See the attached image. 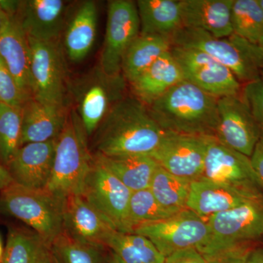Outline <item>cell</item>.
<instances>
[{
    "label": "cell",
    "instance_id": "40",
    "mask_svg": "<svg viewBox=\"0 0 263 263\" xmlns=\"http://www.w3.org/2000/svg\"><path fill=\"white\" fill-rule=\"evenodd\" d=\"M252 167L263 187V143L259 141L250 157Z\"/></svg>",
    "mask_w": 263,
    "mask_h": 263
},
{
    "label": "cell",
    "instance_id": "46",
    "mask_svg": "<svg viewBox=\"0 0 263 263\" xmlns=\"http://www.w3.org/2000/svg\"><path fill=\"white\" fill-rule=\"evenodd\" d=\"M3 252H4V249H3V243H2L1 239H0V262H1V259L3 258Z\"/></svg>",
    "mask_w": 263,
    "mask_h": 263
},
{
    "label": "cell",
    "instance_id": "7",
    "mask_svg": "<svg viewBox=\"0 0 263 263\" xmlns=\"http://www.w3.org/2000/svg\"><path fill=\"white\" fill-rule=\"evenodd\" d=\"M172 46L192 48L206 53L229 68L241 83L262 79L260 72L240 44L238 37L219 38L200 29L182 27L171 37Z\"/></svg>",
    "mask_w": 263,
    "mask_h": 263
},
{
    "label": "cell",
    "instance_id": "43",
    "mask_svg": "<svg viewBox=\"0 0 263 263\" xmlns=\"http://www.w3.org/2000/svg\"><path fill=\"white\" fill-rule=\"evenodd\" d=\"M9 18V15L6 13L4 8L2 6L1 3H0V31Z\"/></svg>",
    "mask_w": 263,
    "mask_h": 263
},
{
    "label": "cell",
    "instance_id": "26",
    "mask_svg": "<svg viewBox=\"0 0 263 263\" xmlns=\"http://www.w3.org/2000/svg\"><path fill=\"white\" fill-rule=\"evenodd\" d=\"M130 191L149 188L158 164L151 156L126 155L106 157L95 155Z\"/></svg>",
    "mask_w": 263,
    "mask_h": 263
},
{
    "label": "cell",
    "instance_id": "23",
    "mask_svg": "<svg viewBox=\"0 0 263 263\" xmlns=\"http://www.w3.org/2000/svg\"><path fill=\"white\" fill-rule=\"evenodd\" d=\"M183 80L182 70L170 51L129 84L135 97L148 106Z\"/></svg>",
    "mask_w": 263,
    "mask_h": 263
},
{
    "label": "cell",
    "instance_id": "39",
    "mask_svg": "<svg viewBox=\"0 0 263 263\" xmlns=\"http://www.w3.org/2000/svg\"><path fill=\"white\" fill-rule=\"evenodd\" d=\"M238 37L240 44L248 53L254 65L258 68L259 72H263V37L257 44H252L242 38Z\"/></svg>",
    "mask_w": 263,
    "mask_h": 263
},
{
    "label": "cell",
    "instance_id": "31",
    "mask_svg": "<svg viewBox=\"0 0 263 263\" xmlns=\"http://www.w3.org/2000/svg\"><path fill=\"white\" fill-rule=\"evenodd\" d=\"M231 24L233 34L257 44L263 37V12L258 0H233Z\"/></svg>",
    "mask_w": 263,
    "mask_h": 263
},
{
    "label": "cell",
    "instance_id": "34",
    "mask_svg": "<svg viewBox=\"0 0 263 263\" xmlns=\"http://www.w3.org/2000/svg\"><path fill=\"white\" fill-rule=\"evenodd\" d=\"M22 107L0 103V164L6 167L20 148Z\"/></svg>",
    "mask_w": 263,
    "mask_h": 263
},
{
    "label": "cell",
    "instance_id": "45",
    "mask_svg": "<svg viewBox=\"0 0 263 263\" xmlns=\"http://www.w3.org/2000/svg\"><path fill=\"white\" fill-rule=\"evenodd\" d=\"M109 263H124L121 260V259L114 253L112 254L111 258L110 259Z\"/></svg>",
    "mask_w": 263,
    "mask_h": 263
},
{
    "label": "cell",
    "instance_id": "37",
    "mask_svg": "<svg viewBox=\"0 0 263 263\" xmlns=\"http://www.w3.org/2000/svg\"><path fill=\"white\" fill-rule=\"evenodd\" d=\"M253 243L235 246L211 255L203 256L206 263H247Z\"/></svg>",
    "mask_w": 263,
    "mask_h": 263
},
{
    "label": "cell",
    "instance_id": "38",
    "mask_svg": "<svg viewBox=\"0 0 263 263\" xmlns=\"http://www.w3.org/2000/svg\"><path fill=\"white\" fill-rule=\"evenodd\" d=\"M164 263H206L203 255L197 249L178 251L165 257Z\"/></svg>",
    "mask_w": 263,
    "mask_h": 263
},
{
    "label": "cell",
    "instance_id": "22",
    "mask_svg": "<svg viewBox=\"0 0 263 263\" xmlns=\"http://www.w3.org/2000/svg\"><path fill=\"white\" fill-rule=\"evenodd\" d=\"M0 57L19 89L26 96L32 98L28 37L15 17H10L0 31Z\"/></svg>",
    "mask_w": 263,
    "mask_h": 263
},
{
    "label": "cell",
    "instance_id": "10",
    "mask_svg": "<svg viewBox=\"0 0 263 263\" xmlns=\"http://www.w3.org/2000/svg\"><path fill=\"white\" fill-rule=\"evenodd\" d=\"M148 238L164 257L186 249H198L206 239L208 226L190 209L162 220L137 227L133 233Z\"/></svg>",
    "mask_w": 263,
    "mask_h": 263
},
{
    "label": "cell",
    "instance_id": "20",
    "mask_svg": "<svg viewBox=\"0 0 263 263\" xmlns=\"http://www.w3.org/2000/svg\"><path fill=\"white\" fill-rule=\"evenodd\" d=\"M65 107L45 103L29 98L22 106L20 147L30 143L56 139L65 127L67 116Z\"/></svg>",
    "mask_w": 263,
    "mask_h": 263
},
{
    "label": "cell",
    "instance_id": "1",
    "mask_svg": "<svg viewBox=\"0 0 263 263\" xmlns=\"http://www.w3.org/2000/svg\"><path fill=\"white\" fill-rule=\"evenodd\" d=\"M165 133L136 97L118 102L95 131L96 155L152 156Z\"/></svg>",
    "mask_w": 263,
    "mask_h": 263
},
{
    "label": "cell",
    "instance_id": "14",
    "mask_svg": "<svg viewBox=\"0 0 263 263\" xmlns=\"http://www.w3.org/2000/svg\"><path fill=\"white\" fill-rule=\"evenodd\" d=\"M216 139L251 157L260 141L258 127L249 105L240 95L218 98Z\"/></svg>",
    "mask_w": 263,
    "mask_h": 263
},
{
    "label": "cell",
    "instance_id": "24",
    "mask_svg": "<svg viewBox=\"0 0 263 263\" xmlns=\"http://www.w3.org/2000/svg\"><path fill=\"white\" fill-rule=\"evenodd\" d=\"M98 20L95 2L85 1L79 5L65 30V51L71 61H82L89 54L96 39Z\"/></svg>",
    "mask_w": 263,
    "mask_h": 263
},
{
    "label": "cell",
    "instance_id": "11",
    "mask_svg": "<svg viewBox=\"0 0 263 263\" xmlns=\"http://www.w3.org/2000/svg\"><path fill=\"white\" fill-rule=\"evenodd\" d=\"M132 193L95 156L82 196L117 231L122 233H126V221Z\"/></svg>",
    "mask_w": 263,
    "mask_h": 263
},
{
    "label": "cell",
    "instance_id": "28",
    "mask_svg": "<svg viewBox=\"0 0 263 263\" xmlns=\"http://www.w3.org/2000/svg\"><path fill=\"white\" fill-rule=\"evenodd\" d=\"M106 247L124 263H164L165 260L148 238L136 233L114 232Z\"/></svg>",
    "mask_w": 263,
    "mask_h": 263
},
{
    "label": "cell",
    "instance_id": "47",
    "mask_svg": "<svg viewBox=\"0 0 263 263\" xmlns=\"http://www.w3.org/2000/svg\"><path fill=\"white\" fill-rule=\"evenodd\" d=\"M258 3L259 6H260L261 9H262L263 12V0H258Z\"/></svg>",
    "mask_w": 263,
    "mask_h": 263
},
{
    "label": "cell",
    "instance_id": "21",
    "mask_svg": "<svg viewBox=\"0 0 263 263\" xmlns=\"http://www.w3.org/2000/svg\"><path fill=\"white\" fill-rule=\"evenodd\" d=\"M179 3L183 27L200 29L219 38L233 34V0H180Z\"/></svg>",
    "mask_w": 263,
    "mask_h": 263
},
{
    "label": "cell",
    "instance_id": "18",
    "mask_svg": "<svg viewBox=\"0 0 263 263\" xmlns=\"http://www.w3.org/2000/svg\"><path fill=\"white\" fill-rule=\"evenodd\" d=\"M56 139L24 145L7 164L13 182L34 190H43L51 178Z\"/></svg>",
    "mask_w": 263,
    "mask_h": 263
},
{
    "label": "cell",
    "instance_id": "33",
    "mask_svg": "<svg viewBox=\"0 0 263 263\" xmlns=\"http://www.w3.org/2000/svg\"><path fill=\"white\" fill-rule=\"evenodd\" d=\"M53 263H102V248L78 241L62 232L48 247Z\"/></svg>",
    "mask_w": 263,
    "mask_h": 263
},
{
    "label": "cell",
    "instance_id": "17",
    "mask_svg": "<svg viewBox=\"0 0 263 263\" xmlns=\"http://www.w3.org/2000/svg\"><path fill=\"white\" fill-rule=\"evenodd\" d=\"M117 231L82 195L66 197L63 232L78 241L103 249Z\"/></svg>",
    "mask_w": 263,
    "mask_h": 263
},
{
    "label": "cell",
    "instance_id": "27",
    "mask_svg": "<svg viewBox=\"0 0 263 263\" xmlns=\"http://www.w3.org/2000/svg\"><path fill=\"white\" fill-rule=\"evenodd\" d=\"M171 48L172 42L168 37L140 34L123 58L122 73L124 79L130 84Z\"/></svg>",
    "mask_w": 263,
    "mask_h": 263
},
{
    "label": "cell",
    "instance_id": "16",
    "mask_svg": "<svg viewBox=\"0 0 263 263\" xmlns=\"http://www.w3.org/2000/svg\"><path fill=\"white\" fill-rule=\"evenodd\" d=\"M201 179L228 184L251 183L262 187L250 157L222 144L214 137L208 139Z\"/></svg>",
    "mask_w": 263,
    "mask_h": 263
},
{
    "label": "cell",
    "instance_id": "44",
    "mask_svg": "<svg viewBox=\"0 0 263 263\" xmlns=\"http://www.w3.org/2000/svg\"><path fill=\"white\" fill-rule=\"evenodd\" d=\"M37 263H53L51 255H50L49 252H48V247L43 252L42 255L40 257Z\"/></svg>",
    "mask_w": 263,
    "mask_h": 263
},
{
    "label": "cell",
    "instance_id": "4",
    "mask_svg": "<svg viewBox=\"0 0 263 263\" xmlns=\"http://www.w3.org/2000/svg\"><path fill=\"white\" fill-rule=\"evenodd\" d=\"M65 200L45 189L34 190L13 182L0 192V213L23 221L48 247L63 232Z\"/></svg>",
    "mask_w": 263,
    "mask_h": 263
},
{
    "label": "cell",
    "instance_id": "29",
    "mask_svg": "<svg viewBox=\"0 0 263 263\" xmlns=\"http://www.w3.org/2000/svg\"><path fill=\"white\" fill-rule=\"evenodd\" d=\"M191 181L171 174L157 166L149 190L162 206L174 213L187 209Z\"/></svg>",
    "mask_w": 263,
    "mask_h": 263
},
{
    "label": "cell",
    "instance_id": "13",
    "mask_svg": "<svg viewBox=\"0 0 263 263\" xmlns=\"http://www.w3.org/2000/svg\"><path fill=\"white\" fill-rule=\"evenodd\" d=\"M209 138L165 132L151 157L171 174L193 182L201 179L203 174Z\"/></svg>",
    "mask_w": 263,
    "mask_h": 263
},
{
    "label": "cell",
    "instance_id": "48",
    "mask_svg": "<svg viewBox=\"0 0 263 263\" xmlns=\"http://www.w3.org/2000/svg\"><path fill=\"white\" fill-rule=\"evenodd\" d=\"M262 238H263V235H262Z\"/></svg>",
    "mask_w": 263,
    "mask_h": 263
},
{
    "label": "cell",
    "instance_id": "15",
    "mask_svg": "<svg viewBox=\"0 0 263 263\" xmlns=\"http://www.w3.org/2000/svg\"><path fill=\"white\" fill-rule=\"evenodd\" d=\"M263 197L256 184H228L200 179L191 182L187 209L206 221L219 213L231 210Z\"/></svg>",
    "mask_w": 263,
    "mask_h": 263
},
{
    "label": "cell",
    "instance_id": "8",
    "mask_svg": "<svg viewBox=\"0 0 263 263\" xmlns=\"http://www.w3.org/2000/svg\"><path fill=\"white\" fill-rule=\"evenodd\" d=\"M28 41L32 98L66 108L68 85L63 55L58 41L42 42L29 37Z\"/></svg>",
    "mask_w": 263,
    "mask_h": 263
},
{
    "label": "cell",
    "instance_id": "32",
    "mask_svg": "<svg viewBox=\"0 0 263 263\" xmlns=\"http://www.w3.org/2000/svg\"><path fill=\"white\" fill-rule=\"evenodd\" d=\"M175 214L177 213L159 203L149 188L133 192L128 207L125 233H132L137 227L162 220Z\"/></svg>",
    "mask_w": 263,
    "mask_h": 263
},
{
    "label": "cell",
    "instance_id": "42",
    "mask_svg": "<svg viewBox=\"0 0 263 263\" xmlns=\"http://www.w3.org/2000/svg\"><path fill=\"white\" fill-rule=\"evenodd\" d=\"M247 263H263V247H254L249 254Z\"/></svg>",
    "mask_w": 263,
    "mask_h": 263
},
{
    "label": "cell",
    "instance_id": "41",
    "mask_svg": "<svg viewBox=\"0 0 263 263\" xmlns=\"http://www.w3.org/2000/svg\"><path fill=\"white\" fill-rule=\"evenodd\" d=\"M13 183V179L8 173V170L3 164H0V192Z\"/></svg>",
    "mask_w": 263,
    "mask_h": 263
},
{
    "label": "cell",
    "instance_id": "9",
    "mask_svg": "<svg viewBox=\"0 0 263 263\" xmlns=\"http://www.w3.org/2000/svg\"><path fill=\"white\" fill-rule=\"evenodd\" d=\"M141 33L136 2L112 0L108 4V18L99 66L109 75L122 74L124 54Z\"/></svg>",
    "mask_w": 263,
    "mask_h": 263
},
{
    "label": "cell",
    "instance_id": "19",
    "mask_svg": "<svg viewBox=\"0 0 263 263\" xmlns=\"http://www.w3.org/2000/svg\"><path fill=\"white\" fill-rule=\"evenodd\" d=\"M67 3L62 0L21 1L15 18L27 37L57 42L65 25Z\"/></svg>",
    "mask_w": 263,
    "mask_h": 263
},
{
    "label": "cell",
    "instance_id": "5",
    "mask_svg": "<svg viewBox=\"0 0 263 263\" xmlns=\"http://www.w3.org/2000/svg\"><path fill=\"white\" fill-rule=\"evenodd\" d=\"M122 74L109 75L97 66L71 85V93L86 135L95 133L114 105L126 97Z\"/></svg>",
    "mask_w": 263,
    "mask_h": 263
},
{
    "label": "cell",
    "instance_id": "35",
    "mask_svg": "<svg viewBox=\"0 0 263 263\" xmlns=\"http://www.w3.org/2000/svg\"><path fill=\"white\" fill-rule=\"evenodd\" d=\"M29 98L19 89L14 78L0 57V103L22 107Z\"/></svg>",
    "mask_w": 263,
    "mask_h": 263
},
{
    "label": "cell",
    "instance_id": "3",
    "mask_svg": "<svg viewBox=\"0 0 263 263\" xmlns=\"http://www.w3.org/2000/svg\"><path fill=\"white\" fill-rule=\"evenodd\" d=\"M87 135L75 110L67 116L65 127L56 138L51 178L45 190L65 199L82 195L94 162L88 148Z\"/></svg>",
    "mask_w": 263,
    "mask_h": 263
},
{
    "label": "cell",
    "instance_id": "6",
    "mask_svg": "<svg viewBox=\"0 0 263 263\" xmlns=\"http://www.w3.org/2000/svg\"><path fill=\"white\" fill-rule=\"evenodd\" d=\"M206 222V239L197 249L203 256L235 246L253 243L263 235V197L214 214Z\"/></svg>",
    "mask_w": 263,
    "mask_h": 263
},
{
    "label": "cell",
    "instance_id": "25",
    "mask_svg": "<svg viewBox=\"0 0 263 263\" xmlns=\"http://www.w3.org/2000/svg\"><path fill=\"white\" fill-rule=\"evenodd\" d=\"M143 35L171 37L182 27L181 8L177 0H138L136 2Z\"/></svg>",
    "mask_w": 263,
    "mask_h": 263
},
{
    "label": "cell",
    "instance_id": "2",
    "mask_svg": "<svg viewBox=\"0 0 263 263\" xmlns=\"http://www.w3.org/2000/svg\"><path fill=\"white\" fill-rule=\"evenodd\" d=\"M164 132L216 138L218 98L183 80L148 105Z\"/></svg>",
    "mask_w": 263,
    "mask_h": 263
},
{
    "label": "cell",
    "instance_id": "30",
    "mask_svg": "<svg viewBox=\"0 0 263 263\" xmlns=\"http://www.w3.org/2000/svg\"><path fill=\"white\" fill-rule=\"evenodd\" d=\"M48 246L33 230L13 228L0 263H37Z\"/></svg>",
    "mask_w": 263,
    "mask_h": 263
},
{
    "label": "cell",
    "instance_id": "36",
    "mask_svg": "<svg viewBox=\"0 0 263 263\" xmlns=\"http://www.w3.org/2000/svg\"><path fill=\"white\" fill-rule=\"evenodd\" d=\"M242 91V97L252 111L263 143V79L248 83Z\"/></svg>",
    "mask_w": 263,
    "mask_h": 263
},
{
    "label": "cell",
    "instance_id": "12",
    "mask_svg": "<svg viewBox=\"0 0 263 263\" xmlns=\"http://www.w3.org/2000/svg\"><path fill=\"white\" fill-rule=\"evenodd\" d=\"M171 52L184 80L217 98L240 95L241 84L233 72L206 53L177 46H172Z\"/></svg>",
    "mask_w": 263,
    "mask_h": 263
}]
</instances>
